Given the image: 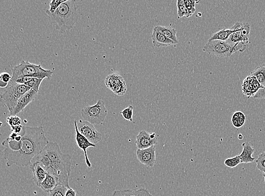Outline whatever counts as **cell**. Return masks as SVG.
Listing matches in <instances>:
<instances>
[{
  "mask_svg": "<svg viewBox=\"0 0 265 196\" xmlns=\"http://www.w3.org/2000/svg\"><path fill=\"white\" fill-rule=\"evenodd\" d=\"M156 133L150 134L146 131H140L136 136L135 144L139 149H145L158 144Z\"/></svg>",
  "mask_w": 265,
  "mask_h": 196,
  "instance_id": "obj_11",
  "label": "cell"
},
{
  "mask_svg": "<svg viewBox=\"0 0 265 196\" xmlns=\"http://www.w3.org/2000/svg\"><path fill=\"white\" fill-rule=\"evenodd\" d=\"M184 3H185L187 14V18H189L194 14L196 11V1H192V0H184Z\"/></svg>",
  "mask_w": 265,
  "mask_h": 196,
  "instance_id": "obj_30",
  "label": "cell"
},
{
  "mask_svg": "<svg viewBox=\"0 0 265 196\" xmlns=\"http://www.w3.org/2000/svg\"><path fill=\"white\" fill-rule=\"evenodd\" d=\"M78 5L75 0H67L53 14L46 11L51 25L59 33L63 34L74 28L78 20Z\"/></svg>",
  "mask_w": 265,
  "mask_h": 196,
  "instance_id": "obj_3",
  "label": "cell"
},
{
  "mask_svg": "<svg viewBox=\"0 0 265 196\" xmlns=\"http://www.w3.org/2000/svg\"><path fill=\"white\" fill-rule=\"evenodd\" d=\"M231 29L235 30V32L229 38L227 41L228 42L232 44L243 43L248 45L251 31L250 24L247 22H236Z\"/></svg>",
  "mask_w": 265,
  "mask_h": 196,
  "instance_id": "obj_8",
  "label": "cell"
},
{
  "mask_svg": "<svg viewBox=\"0 0 265 196\" xmlns=\"http://www.w3.org/2000/svg\"><path fill=\"white\" fill-rule=\"evenodd\" d=\"M44 149L46 150L52 162L51 174L58 179L60 186L71 189L69 178L71 171V156L63 154L57 143L50 142Z\"/></svg>",
  "mask_w": 265,
  "mask_h": 196,
  "instance_id": "obj_2",
  "label": "cell"
},
{
  "mask_svg": "<svg viewBox=\"0 0 265 196\" xmlns=\"http://www.w3.org/2000/svg\"><path fill=\"white\" fill-rule=\"evenodd\" d=\"M23 130V126H17L11 127L12 133H14L15 134H20L22 133Z\"/></svg>",
  "mask_w": 265,
  "mask_h": 196,
  "instance_id": "obj_36",
  "label": "cell"
},
{
  "mask_svg": "<svg viewBox=\"0 0 265 196\" xmlns=\"http://www.w3.org/2000/svg\"><path fill=\"white\" fill-rule=\"evenodd\" d=\"M59 185L58 179L54 175L48 173L47 177L40 187L46 193H51L56 187Z\"/></svg>",
  "mask_w": 265,
  "mask_h": 196,
  "instance_id": "obj_19",
  "label": "cell"
},
{
  "mask_svg": "<svg viewBox=\"0 0 265 196\" xmlns=\"http://www.w3.org/2000/svg\"><path fill=\"white\" fill-rule=\"evenodd\" d=\"M154 30L158 33L163 34L164 36L173 41L175 45L178 44V39L176 37V30L171 27L156 26Z\"/></svg>",
  "mask_w": 265,
  "mask_h": 196,
  "instance_id": "obj_20",
  "label": "cell"
},
{
  "mask_svg": "<svg viewBox=\"0 0 265 196\" xmlns=\"http://www.w3.org/2000/svg\"><path fill=\"white\" fill-rule=\"evenodd\" d=\"M246 119V115L242 112L236 111L232 116L231 122L233 126L239 129L244 125Z\"/></svg>",
  "mask_w": 265,
  "mask_h": 196,
  "instance_id": "obj_23",
  "label": "cell"
},
{
  "mask_svg": "<svg viewBox=\"0 0 265 196\" xmlns=\"http://www.w3.org/2000/svg\"><path fill=\"white\" fill-rule=\"evenodd\" d=\"M113 196H153L147 189L138 190H118L114 192Z\"/></svg>",
  "mask_w": 265,
  "mask_h": 196,
  "instance_id": "obj_21",
  "label": "cell"
},
{
  "mask_svg": "<svg viewBox=\"0 0 265 196\" xmlns=\"http://www.w3.org/2000/svg\"><path fill=\"white\" fill-rule=\"evenodd\" d=\"M264 179H265V173L264 174Z\"/></svg>",
  "mask_w": 265,
  "mask_h": 196,
  "instance_id": "obj_41",
  "label": "cell"
},
{
  "mask_svg": "<svg viewBox=\"0 0 265 196\" xmlns=\"http://www.w3.org/2000/svg\"><path fill=\"white\" fill-rule=\"evenodd\" d=\"M30 166L36 185L40 187L46 178L48 173L45 168L39 162L32 163Z\"/></svg>",
  "mask_w": 265,
  "mask_h": 196,
  "instance_id": "obj_16",
  "label": "cell"
},
{
  "mask_svg": "<svg viewBox=\"0 0 265 196\" xmlns=\"http://www.w3.org/2000/svg\"><path fill=\"white\" fill-rule=\"evenodd\" d=\"M43 80L42 79L31 78L30 81L26 83L25 85L30 87L31 90L38 93L40 91V87L41 86Z\"/></svg>",
  "mask_w": 265,
  "mask_h": 196,
  "instance_id": "obj_25",
  "label": "cell"
},
{
  "mask_svg": "<svg viewBox=\"0 0 265 196\" xmlns=\"http://www.w3.org/2000/svg\"><path fill=\"white\" fill-rule=\"evenodd\" d=\"M107 113L105 101L102 98H100L95 105L87 106L81 110L84 121L90 122L92 125L102 124L105 121Z\"/></svg>",
  "mask_w": 265,
  "mask_h": 196,
  "instance_id": "obj_7",
  "label": "cell"
},
{
  "mask_svg": "<svg viewBox=\"0 0 265 196\" xmlns=\"http://www.w3.org/2000/svg\"><path fill=\"white\" fill-rule=\"evenodd\" d=\"M8 85V83H4L3 82H0V87L2 88H6Z\"/></svg>",
  "mask_w": 265,
  "mask_h": 196,
  "instance_id": "obj_39",
  "label": "cell"
},
{
  "mask_svg": "<svg viewBox=\"0 0 265 196\" xmlns=\"http://www.w3.org/2000/svg\"><path fill=\"white\" fill-rule=\"evenodd\" d=\"M67 190L66 187L58 185L51 192L50 196H65Z\"/></svg>",
  "mask_w": 265,
  "mask_h": 196,
  "instance_id": "obj_31",
  "label": "cell"
},
{
  "mask_svg": "<svg viewBox=\"0 0 265 196\" xmlns=\"http://www.w3.org/2000/svg\"><path fill=\"white\" fill-rule=\"evenodd\" d=\"M176 5H177L178 18H181L184 16L186 17L187 11L184 0H178Z\"/></svg>",
  "mask_w": 265,
  "mask_h": 196,
  "instance_id": "obj_28",
  "label": "cell"
},
{
  "mask_svg": "<svg viewBox=\"0 0 265 196\" xmlns=\"http://www.w3.org/2000/svg\"><path fill=\"white\" fill-rule=\"evenodd\" d=\"M21 133L23 138L21 141H11L7 138L2 144L8 167L13 165L19 167L31 166L32 160L50 143L43 127L23 126Z\"/></svg>",
  "mask_w": 265,
  "mask_h": 196,
  "instance_id": "obj_1",
  "label": "cell"
},
{
  "mask_svg": "<svg viewBox=\"0 0 265 196\" xmlns=\"http://www.w3.org/2000/svg\"><path fill=\"white\" fill-rule=\"evenodd\" d=\"M240 163H242V161L239 155H236L234 157L227 158L224 162V165L229 168H231V169L238 166Z\"/></svg>",
  "mask_w": 265,
  "mask_h": 196,
  "instance_id": "obj_26",
  "label": "cell"
},
{
  "mask_svg": "<svg viewBox=\"0 0 265 196\" xmlns=\"http://www.w3.org/2000/svg\"><path fill=\"white\" fill-rule=\"evenodd\" d=\"M247 46L243 43L232 44L228 41H212L206 44L203 50L218 57H230L236 52L246 50Z\"/></svg>",
  "mask_w": 265,
  "mask_h": 196,
  "instance_id": "obj_5",
  "label": "cell"
},
{
  "mask_svg": "<svg viewBox=\"0 0 265 196\" xmlns=\"http://www.w3.org/2000/svg\"><path fill=\"white\" fill-rule=\"evenodd\" d=\"M77 126L79 133L91 143L95 145L102 141V134L96 129L94 125H92L91 123L79 120Z\"/></svg>",
  "mask_w": 265,
  "mask_h": 196,
  "instance_id": "obj_9",
  "label": "cell"
},
{
  "mask_svg": "<svg viewBox=\"0 0 265 196\" xmlns=\"http://www.w3.org/2000/svg\"><path fill=\"white\" fill-rule=\"evenodd\" d=\"M66 1L67 0H63V1L62 0H53L50 3V9L46 10V11L51 14H53L60 5Z\"/></svg>",
  "mask_w": 265,
  "mask_h": 196,
  "instance_id": "obj_32",
  "label": "cell"
},
{
  "mask_svg": "<svg viewBox=\"0 0 265 196\" xmlns=\"http://www.w3.org/2000/svg\"><path fill=\"white\" fill-rule=\"evenodd\" d=\"M105 84L107 89L119 97H122L126 93V83L121 76L115 74L108 75L106 79Z\"/></svg>",
  "mask_w": 265,
  "mask_h": 196,
  "instance_id": "obj_10",
  "label": "cell"
},
{
  "mask_svg": "<svg viewBox=\"0 0 265 196\" xmlns=\"http://www.w3.org/2000/svg\"><path fill=\"white\" fill-rule=\"evenodd\" d=\"M243 150L242 153L239 155L243 163H250L254 162L256 159L253 157L255 151L254 147L248 142L242 144Z\"/></svg>",
  "mask_w": 265,
  "mask_h": 196,
  "instance_id": "obj_17",
  "label": "cell"
},
{
  "mask_svg": "<svg viewBox=\"0 0 265 196\" xmlns=\"http://www.w3.org/2000/svg\"><path fill=\"white\" fill-rule=\"evenodd\" d=\"M235 30L232 29H224L214 34L209 39V42L212 41H227L231 34L234 33Z\"/></svg>",
  "mask_w": 265,
  "mask_h": 196,
  "instance_id": "obj_22",
  "label": "cell"
},
{
  "mask_svg": "<svg viewBox=\"0 0 265 196\" xmlns=\"http://www.w3.org/2000/svg\"><path fill=\"white\" fill-rule=\"evenodd\" d=\"M17 135H18L17 134H15L14 133H11V134L9 136V139H10L11 141H14Z\"/></svg>",
  "mask_w": 265,
  "mask_h": 196,
  "instance_id": "obj_38",
  "label": "cell"
},
{
  "mask_svg": "<svg viewBox=\"0 0 265 196\" xmlns=\"http://www.w3.org/2000/svg\"><path fill=\"white\" fill-rule=\"evenodd\" d=\"M243 136L242 134H239L238 136V139L239 140H243Z\"/></svg>",
  "mask_w": 265,
  "mask_h": 196,
  "instance_id": "obj_40",
  "label": "cell"
},
{
  "mask_svg": "<svg viewBox=\"0 0 265 196\" xmlns=\"http://www.w3.org/2000/svg\"><path fill=\"white\" fill-rule=\"evenodd\" d=\"M152 39L153 44L156 47H168L175 45L174 42L172 41L171 40L154 30L153 31Z\"/></svg>",
  "mask_w": 265,
  "mask_h": 196,
  "instance_id": "obj_18",
  "label": "cell"
},
{
  "mask_svg": "<svg viewBox=\"0 0 265 196\" xmlns=\"http://www.w3.org/2000/svg\"></svg>",
  "mask_w": 265,
  "mask_h": 196,
  "instance_id": "obj_42",
  "label": "cell"
},
{
  "mask_svg": "<svg viewBox=\"0 0 265 196\" xmlns=\"http://www.w3.org/2000/svg\"><path fill=\"white\" fill-rule=\"evenodd\" d=\"M65 196H76V192L72 189H68L66 191Z\"/></svg>",
  "mask_w": 265,
  "mask_h": 196,
  "instance_id": "obj_37",
  "label": "cell"
},
{
  "mask_svg": "<svg viewBox=\"0 0 265 196\" xmlns=\"http://www.w3.org/2000/svg\"><path fill=\"white\" fill-rule=\"evenodd\" d=\"M38 94V93L37 92L33 90L27 92L18 100L17 105L15 106L13 113L10 115L17 116L21 113L25 109V107L29 105L37 97Z\"/></svg>",
  "mask_w": 265,
  "mask_h": 196,
  "instance_id": "obj_15",
  "label": "cell"
},
{
  "mask_svg": "<svg viewBox=\"0 0 265 196\" xmlns=\"http://www.w3.org/2000/svg\"><path fill=\"white\" fill-rule=\"evenodd\" d=\"M133 110L134 107L132 105H130L123 111H120V113L122 114V117L124 119L131 122L133 121V118H133Z\"/></svg>",
  "mask_w": 265,
  "mask_h": 196,
  "instance_id": "obj_27",
  "label": "cell"
},
{
  "mask_svg": "<svg viewBox=\"0 0 265 196\" xmlns=\"http://www.w3.org/2000/svg\"><path fill=\"white\" fill-rule=\"evenodd\" d=\"M53 72L43 69L41 65H35L29 61H22L12 69L11 83H15L18 79L23 77L50 79Z\"/></svg>",
  "mask_w": 265,
  "mask_h": 196,
  "instance_id": "obj_4",
  "label": "cell"
},
{
  "mask_svg": "<svg viewBox=\"0 0 265 196\" xmlns=\"http://www.w3.org/2000/svg\"><path fill=\"white\" fill-rule=\"evenodd\" d=\"M77 124V121L75 120L74 125L76 132L75 141L76 145H77L80 149H82L84 151V156H85L86 165L88 168H91L92 167V164L89 158H88L87 150L88 147H96V146L94 145V144L91 143L87 139L79 133Z\"/></svg>",
  "mask_w": 265,
  "mask_h": 196,
  "instance_id": "obj_14",
  "label": "cell"
},
{
  "mask_svg": "<svg viewBox=\"0 0 265 196\" xmlns=\"http://www.w3.org/2000/svg\"><path fill=\"white\" fill-rule=\"evenodd\" d=\"M250 75L254 76L261 85L265 87V65L257 67Z\"/></svg>",
  "mask_w": 265,
  "mask_h": 196,
  "instance_id": "obj_24",
  "label": "cell"
},
{
  "mask_svg": "<svg viewBox=\"0 0 265 196\" xmlns=\"http://www.w3.org/2000/svg\"><path fill=\"white\" fill-rule=\"evenodd\" d=\"M256 167L259 171L265 173V151L261 153L256 159Z\"/></svg>",
  "mask_w": 265,
  "mask_h": 196,
  "instance_id": "obj_29",
  "label": "cell"
},
{
  "mask_svg": "<svg viewBox=\"0 0 265 196\" xmlns=\"http://www.w3.org/2000/svg\"><path fill=\"white\" fill-rule=\"evenodd\" d=\"M136 156L139 161L147 167H153L156 161V146H152L147 149L136 150Z\"/></svg>",
  "mask_w": 265,
  "mask_h": 196,
  "instance_id": "obj_13",
  "label": "cell"
},
{
  "mask_svg": "<svg viewBox=\"0 0 265 196\" xmlns=\"http://www.w3.org/2000/svg\"><path fill=\"white\" fill-rule=\"evenodd\" d=\"M7 123L11 127L22 125V120L17 116H9L7 117Z\"/></svg>",
  "mask_w": 265,
  "mask_h": 196,
  "instance_id": "obj_33",
  "label": "cell"
},
{
  "mask_svg": "<svg viewBox=\"0 0 265 196\" xmlns=\"http://www.w3.org/2000/svg\"><path fill=\"white\" fill-rule=\"evenodd\" d=\"M11 78L12 76L8 73H3L0 75V80L4 83H9L11 81Z\"/></svg>",
  "mask_w": 265,
  "mask_h": 196,
  "instance_id": "obj_34",
  "label": "cell"
},
{
  "mask_svg": "<svg viewBox=\"0 0 265 196\" xmlns=\"http://www.w3.org/2000/svg\"><path fill=\"white\" fill-rule=\"evenodd\" d=\"M31 89L30 87L17 83H8L3 93L1 95V101L10 113H13L18 100Z\"/></svg>",
  "mask_w": 265,
  "mask_h": 196,
  "instance_id": "obj_6",
  "label": "cell"
},
{
  "mask_svg": "<svg viewBox=\"0 0 265 196\" xmlns=\"http://www.w3.org/2000/svg\"><path fill=\"white\" fill-rule=\"evenodd\" d=\"M255 99H265V87L263 89H260L254 97Z\"/></svg>",
  "mask_w": 265,
  "mask_h": 196,
  "instance_id": "obj_35",
  "label": "cell"
},
{
  "mask_svg": "<svg viewBox=\"0 0 265 196\" xmlns=\"http://www.w3.org/2000/svg\"><path fill=\"white\" fill-rule=\"evenodd\" d=\"M264 87L258 81L254 76H248L244 80L242 84V92L244 96L248 98L255 97L257 93Z\"/></svg>",
  "mask_w": 265,
  "mask_h": 196,
  "instance_id": "obj_12",
  "label": "cell"
}]
</instances>
